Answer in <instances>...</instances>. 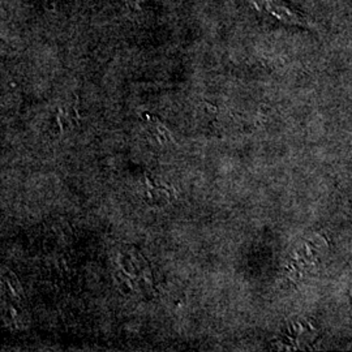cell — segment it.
<instances>
[{
  "mask_svg": "<svg viewBox=\"0 0 352 352\" xmlns=\"http://www.w3.org/2000/svg\"><path fill=\"white\" fill-rule=\"evenodd\" d=\"M252 6L261 12L267 13L277 19L278 21L285 23L287 25L305 26L311 25L307 16L302 13L291 8L287 4L279 0H250Z\"/></svg>",
  "mask_w": 352,
  "mask_h": 352,
  "instance_id": "1",
  "label": "cell"
}]
</instances>
